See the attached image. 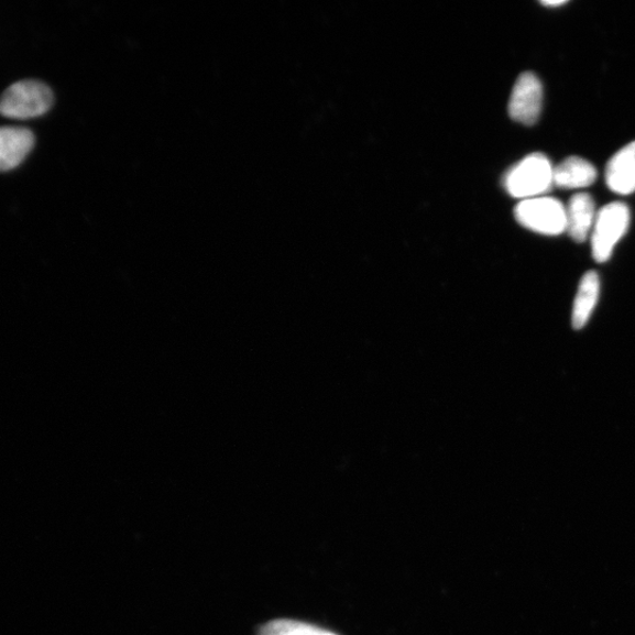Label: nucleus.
<instances>
[{
    "label": "nucleus",
    "mask_w": 635,
    "mask_h": 635,
    "mask_svg": "<svg viewBox=\"0 0 635 635\" xmlns=\"http://www.w3.org/2000/svg\"><path fill=\"white\" fill-rule=\"evenodd\" d=\"M554 169L545 154L532 153L508 169L504 177L505 190L523 200L541 197L555 186Z\"/></svg>",
    "instance_id": "nucleus-1"
},
{
    "label": "nucleus",
    "mask_w": 635,
    "mask_h": 635,
    "mask_svg": "<svg viewBox=\"0 0 635 635\" xmlns=\"http://www.w3.org/2000/svg\"><path fill=\"white\" fill-rule=\"evenodd\" d=\"M54 105V94L37 80H22L0 97V114L12 119H29L46 113Z\"/></svg>",
    "instance_id": "nucleus-2"
},
{
    "label": "nucleus",
    "mask_w": 635,
    "mask_h": 635,
    "mask_svg": "<svg viewBox=\"0 0 635 635\" xmlns=\"http://www.w3.org/2000/svg\"><path fill=\"white\" fill-rule=\"evenodd\" d=\"M631 212L621 201L611 202L596 214L592 230V253L598 263L611 259L613 250L628 230Z\"/></svg>",
    "instance_id": "nucleus-3"
},
{
    "label": "nucleus",
    "mask_w": 635,
    "mask_h": 635,
    "mask_svg": "<svg viewBox=\"0 0 635 635\" xmlns=\"http://www.w3.org/2000/svg\"><path fill=\"white\" fill-rule=\"evenodd\" d=\"M514 215L522 227L546 236H559L568 228L566 208L556 198L537 197L522 200Z\"/></svg>",
    "instance_id": "nucleus-4"
},
{
    "label": "nucleus",
    "mask_w": 635,
    "mask_h": 635,
    "mask_svg": "<svg viewBox=\"0 0 635 635\" xmlns=\"http://www.w3.org/2000/svg\"><path fill=\"white\" fill-rule=\"evenodd\" d=\"M543 108V84L532 73L519 76L514 85L508 113L513 120L524 125H534L538 122Z\"/></svg>",
    "instance_id": "nucleus-5"
},
{
    "label": "nucleus",
    "mask_w": 635,
    "mask_h": 635,
    "mask_svg": "<svg viewBox=\"0 0 635 635\" xmlns=\"http://www.w3.org/2000/svg\"><path fill=\"white\" fill-rule=\"evenodd\" d=\"M605 178L611 190L617 195L635 193V142L614 154L606 166Z\"/></svg>",
    "instance_id": "nucleus-6"
},
{
    "label": "nucleus",
    "mask_w": 635,
    "mask_h": 635,
    "mask_svg": "<svg viewBox=\"0 0 635 635\" xmlns=\"http://www.w3.org/2000/svg\"><path fill=\"white\" fill-rule=\"evenodd\" d=\"M34 145L33 133L24 128H0V171H10L28 157Z\"/></svg>",
    "instance_id": "nucleus-7"
},
{
    "label": "nucleus",
    "mask_w": 635,
    "mask_h": 635,
    "mask_svg": "<svg viewBox=\"0 0 635 635\" xmlns=\"http://www.w3.org/2000/svg\"><path fill=\"white\" fill-rule=\"evenodd\" d=\"M566 208V221L571 238L577 243H583L592 233L596 217L595 204L589 194L574 195Z\"/></svg>",
    "instance_id": "nucleus-8"
},
{
    "label": "nucleus",
    "mask_w": 635,
    "mask_h": 635,
    "mask_svg": "<svg viewBox=\"0 0 635 635\" xmlns=\"http://www.w3.org/2000/svg\"><path fill=\"white\" fill-rule=\"evenodd\" d=\"M596 179V168L587 160L570 157L554 169V184L560 188H583Z\"/></svg>",
    "instance_id": "nucleus-9"
},
{
    "label": "nucleus",
    "mask_w": 635,
    "mask_h": 635,
    "mask_svg": "<svg viewBox=\"0 0 635 635\" xmlns=\"http://www.w3.org/2000/svg\"><path fill=\"white\" fill-rule=\"evenodd\" d=\"M599 295L600 280L598 273L590 271L582 277L574 300L572 324L576 330H581L591 319Z\"/></svg>",
    "instance_id": "nucleus-10"
},
{
    "label": "nucleus",
    "mask_w": 635,
    "mask_h": 635,
    "mask_svg": "<svg viewBox=\"0 0 635 635\" xmlns=\"http://www.w3.org/2000/svg\"><path fill=\"white\" fill-rule=\"evenodd\" d=\"M260 635H337V634L315 625L297 621L280 620V621H273L264 625L260 631Z\"/></svg>",
    "instance_id": "nucleus-11"
},
{
    "label": "nucleus",
    "mask_w": 635,
    "mask_h": 635,
    "mask_svg": "<svg viewBox=\"0 0 635 635\" xmlns=\"http://www.w3.org/2000/svg\"><path fill=\"white\" fill-rule=\"evenodd\" d=\"M568 2L566 0H547V2H543L545 7H560Z\"/></svg>",
    "instance_id": "nucleus-12"
}]
</instances>
